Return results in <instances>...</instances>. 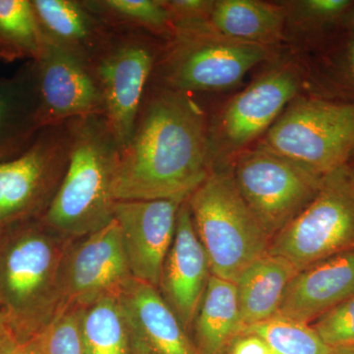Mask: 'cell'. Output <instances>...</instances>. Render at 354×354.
Returning a JSON list of instances; mask_svg holds the SVG:
<instances>
[{
    "mask_svg": "<svg viewBox=\"0 0 354 354\" xmlns=\"http://www.w3.org/2000/svg\"><path fill=\"white\" fill-rule=\"evenodd\" d=\"M0 354H41L36 339L19 341L12 335L0 344Z\"/></svg>",
    "mask_w": 354,
    "mask_h": 354,
    "instance_id": "32",
    "label": "cell"
},
{
    "mask_svg": "<svg viewBox=\"0 0 354 354\" xmlns=\"http://www.w3.org/2000/svg\"><path fill=\"white\" fill-rule=\"evenodd\" d=\"M232 174L271 239L315 199L324 177L259 146L239 156Z\"/></svg>",
    "mask_w": 354,
    "mask_h": 354,
    "instance_id": "9",
    "label": "cell"
},
{
    "mask_svg": "<svg viewBox=\"0 0 354 354\" xmlns=\"http://www.w3.org/2000/svg\"><path fill=\"white\" fill-rule=\"evenodd\" d=\"M187 203L214 276L235 283L268 254L271 239L241 196L232 171L212 169Z\"/></svg>",
    "mask_w": 354,
    "mask_h": 354,
    "instance_id": "5",
    "label": "cell"
},
{
    "mask_svg": "<svg viewBox=\"0 0 354 354\" xmlns=\"http://www.w3.org/2000/svg\"><path fill=\"white\" fill-rule=\"evenodd\" d=\"M354 297V251L297 272L286 288L279 315L309 324Z\"/></svg>",
    "mask_w": 354,
    "mask_h": 354,
    "instance_id": "17",
    "label": "cell"
},
{
    "mask_svg": "<svg viewBox=\"0 0 354 354\" xmlns=\"http://www.w3.org/2000/svg\"><path fill=\"white\" fill-rule=\"evenodd\" d=\"M207 116L191 94L149 84L129 142L121 149L115 201H186L212 171Z\"/></svg>",
    "mask_w": 354,
    "mask_h": 354,
    "instance_id": "1",
    "label": "cell"
},
{
    "mask_svg": "<svg viewBox=\"0 0 354 354\" xmlns=\"http://www.w3.org/2000/svg\"><path fill=\"white\" fill-rule=\"evenodd\" d=\"M313 328L330 348L354 346V297L317 318Z\"/></svg>",
    "mask_w": 354,
    "mask_h": 354,
    "instance_id": "28",
    "label": "cell"
},
{
    "mask_svg": "<svg viewBox=\"0 0 354 354\" xmlns=\"http://www.w3.org/2000/svg\"><path fill=\"white\" fill-rule=\"evenodd\" d=\"M139 31H115L92 65L104 118L120 149L127 146L164 44Z\"/></svg>",
    "mask_w": 354,
    "mask_h": 354,
    "instance_id": "10",
    "label": "cell"
},
{
    "mask_svg": "<svg viewBox=\"0 0 354 354\" xmlns=\"http://www.w3.org/2000/svg\"><path fill=\"white\" fill-rule=\"evenodd\" d=\"M174 29L181 26L209 22L215 1L212 0H162Z\"/></svg>",
    "mask_w": 354,
    "mask_h": 354,
    "instance_id": "30",
    "label": "cell"
},
{
    "mask_svg": "<svg viewBox=\"0 0 354 354\" xmlns=\"http://www.w3.org/2000/svg\"><path fill=\"white\" fill-rule=\"evenodd\" d=\"M241 334L261 337L272 354H330L332 351L309 324L279 314L246 327Z\"/></svg>",
    "mask_w": 354,
    "mask_h": 354,
    "instance_id": "26",
    "label": "cell"
},
{
    "mask_svg": "<svg viewBox=\"0 0 354 354\" xmlns=\"http://www.w3.org/2000/svg\"><path fill=\"white\" fill-rule=\"evenodd\" d=\"M41 36L92 66L113 36L83 0H31Z\"/></svg>",
    "mask_w": 354,
    "mask_h": 354,
    "instance_id": "18",
    "label": "cell"
},
{
    "mask_svg": "<svg viewBox=\"0 0 354 354\" xmlns=\"http://www.w3.org/2000/svg\"><path fill=\"white\" fill-rule=\"evenodd\" d=\"M183 203L165 199L116 201L113 220L120 225L133 279L158 288Z\"/></svg>",
    "mask_w": 354,
    "mask_h": 354,
    "instance_id": "14",
    "label": "cell"
},
{
    "mask_svg": "<svg viewBox=\"0 0 354 354\" xmlns=\"http://www.w3.org/2000/svg\"><path fill=\"white\" fill-rule=\"evenodd\" d=\"M77 310L84 353H130L127 323L118 297L102 298Z\"/></svg>",
    "mask_w": 354,
    "mask_h": 354,
    "instance_id": "24",
    "label": "cell"
},
{
    "mask_svg": "<svg viewBox=\"0 0 354 354\" xmlns=\"http://www.w3.org/2000/svg\"><path fill=\"white\" fill-rule=\"evenodd\" d=\"M133 279L115 220L70 242L62 267L64 307L81 308L102 298L118 297Z\"/></svg>",
    "mask_w": 354,
    "mask_h": 354,
    "instance_id": "12",
    "label": "cell"
},
{
    "mask_svg": "<svg viewBox=\"0 0 354 354\" xmlns=\"http://www.w3.org/2000/svg\"><path fill=\"white\" fill-rule=\"evenodd\" d=\"M71 241L41 218L0 230V310L15 339H34L64 309L62 267Z\"/></svg>",
    "mask_w": 354,
    "mask_h": 354,
    "instance_id": "2",
    "label": "cell"
},
{
    "mask_svg": "<svg viewBox=\"0 0 354 354\" xmlns=\"http://www.w3.org/2000/svg\"><path fill=\"white\" fill-rule=\"evenodd\" d=\"M118 300L135 354H195L187 332L157 288L131 279Z\"/></svg>",
    "mask_w": 354,
    "mask_h": 354,
    "instance_id": "16",
    "label": "cell"
},
{
    "mask_svg": "<svg viewBox=\"0 0 354 354\" xmlns=\"http://www.w3.org/2000/svg\"><path fill=\"white\" fill-rule=\"evenodd\" d=\"M300 75L297 67L283 64L270 69L235 95L209 129L212 157L230 155L267 132L297 97Z\"/></svg>",
    "mask_w": 354,
    "mask_h": 354,
    "instance_id": "11",
    "label": "cell"
},
{
    "mask_svg": "<svg viewBox=\"0 0 354 354\" xmlns=\"http://www.w3.org/2000/svg\"><path fill=\"white\" fill-rule=\"evenodd\" d=\"M354 251V181L348 165L323 177L308 207L271 239L268 254L298 272L333 256Z\"/></svg>",
    "mask_w": 354,
    "mask_h": 354,
    "instance_id": "7",
    "label": "cell"
},
{
    "mask_svg": "<svg viewBox=\"0 0 354 354\" xmlns=\"http://www.w3.org/2000/svg\"><path fill=\"white\" fill-rule=\"evenodd\" d=\"M70 149L67 121L41 128L19 153L0 158V230L44 215L66 171Z\"/></svg>",
    "mask_w": 354,
    "mask_h": 354,
    "instance_id": "8",
    "label": "cell"
},
{
    "mask_svg": "<svg viewBox=\"0 0 354 354\" xmlns=\"http://www.w3.org/2000/svg\"><path fill=\"white\" fill-rule=\"evenodd\" d=\"M353 25H354V12H353Z\"/></svg>",
    "mask_w": 354,
    "mask_h": 354,
    "instance_id": "37",
    "label": "cell"
},
{
    "mask_svg": "<svg viewBox=\"0 0 354 354\" xmlns=\"http://www.w3.org/2000/svg\"><path fill=\"white\" fill-rule=\"evenodd\" d=\"M353 6L349 0H302L295 4L293 14L304 27L317 29L332 25Z\"/></svg>",
    "mask_w": 354,
    "mask_h": 354,
    "instance_id": "29",
    "label": "cell"
},
{
    "mask_svg": "<svg viewBox=\"0 0 354 354\" xmlns=\"http://www.w3.org/2000/svg\"><path fill=\"white\" fill-rule=\"evenodd\" d=\"M330 354H354V346L334 348L330 351Z\"/></svg>",
    "mask_w": 354,
    "mask_h": 354,
    "instance_id": "35",
    "label": "cell"
},
{
    "mask_svg": "<svg viewBox=\"0 0 354 354\" xmlns=\"http://www.w3.org/2000/svg\"><path fill=\"white\" fill-rule=\"evenodd\" d=\"M259 147L319 176L348 165L354 153V102L295 100Z\"/></svg>",
    "mask_w": 354,
    "mask_h": 354,
    "instance_id": "6",
    "label": "cell"
},
{
    "mask_svg": "<svg viewBox=\"0 0 354 354\" xmlns=\"http://www.w3.org/2000/svg\"><path fill=\"white\" fill-rule=\"evenodd\" d=\"M9 335H11L10 330H9L8 323H7V320L4 314L2 313L1 310H0V344H2V342L8 337Z\"/></svg>",
    "mask_w": 354,
    "mask_h": 354,
    "instance_id": "34",
    "label": "cell"
},
{
    "mask_svg": "<svg viewBox=\"0 0 354 354\" xmlns=\"http://www.w3.org/2000/svg\"><path fill=\"white\" fill-rule=\"evenodd\" d=\"M234 339L230 354H272L261 337L252 334H241Z\"/></svg>",
    "mask_w": 354,
    "mask_h": 354,
    "instance_id": "31",
    "label": "cell"
},
{
    "mask_svg": "<svg viewBox=\"0 0 354 354\" xmlns=\"http://www.w3.org/2000/svg\"><path fill=\"white\" fill-rule=\"evenodd\" d=\"M34 64L12 78H0V158L26 148L41 129Z\"/></svg>",
    "mask_w": 354,
    "mask_h": 354,
    "instance_id": "19",
    "label": "cell"
},
{
    "mask_svg": "<svg viewBox=\"0 0 354 354\" xmlns=\"http://www.w3.org/2000/svg\"><path fill=\"white\" fill-rule=\"evenodd\" d=\"M348 167L349 174H351V177H353V181H354V167Z\"/></svg>",
    "mask_w": 354,
    "mask_h": 354,
    "instance_id": "36",
    "label": "cell"
},
{
    "mask_svg": "<svg viewBox=\"0 0 354 354\" xmlns=\"http://www.w3.org/2000/svg\"><path fill=\"white\" fill-rule=\"evenodd\" d=\"M297 272L283 258L266 254L242 272L235 281L242 330L278 314L286 288Z\"/></svg>",
    "mask_w": 354,
    "mask_h": 354,
    "instance_id": "20",
    "label": "cell"
},
{
    "mask_svg": "<svg viewBox=\"0 0 354 354\" xmlns=\"http://www.w3.org/2000/svg\"><path fill=\"white\" fill-rule=\"evenodd\" d=\"M211 274L208 255L198 237L186 200L179 208L176 234L158 290L187 333L192 330Z\"/></svg>",
    "mask_w": 354,
    "mask_h": 354,
    "instance_id": "15",
    "label": "cell"
},
{
    "mask_svg": "<svg viewBox=\"0 0 354 354\" xmlns=\"http://www.w3.org/2000/svg\"><path fill=\"white\" fill-rule=\"evenodd\" d=\"M35 339L41 354H85L78 310L73 307H64Z\"/></svg>",
    "mask_w": 354,
    "mask_h": 354,
    "instance_id": "27",
    "label": "cell"
},
{
    "mask_svg": "<svg viewBox=\"0 0 354 354\" xmlns=\"http://www.w3.org/2000/svg\"><path fill=\"white\" fill-rule=\"evenodd\" d=\"M342 70L348 82L354 87V38L348 41L342 62Z\"/></svg>",
    "mask_w": 354,
    "mask_h": 354,
    "instance_id": "33",
    "label": "cell"
},
{
    "mask_svg": "<svg viewBox=\"0 0 354 354\" xmlns=\"http://www.w3.org/2000/svg\"><path fill=\"white\" fill-rule=\"evenodd\" d=\"M285 7L258 0H218L211 24L230 38L271 46L283 38Z\"/></svg>",
    "mask_w": 354,
    "mask_h": 354,
    "instance_id": "22",
    "label": "cell"
},
{
    "mask_svg": "<svg viewBox=\"0 0 354 354\" xmlns=\"http://www.w3.org/2000/svg\"><path fill=\"white\" fill-rule=\"evenodd\" d=\"M271 46L247 43L216 31L209 22L181 26L165 41L150 84L192 95L234 87Z\"/></svg>",
    "mask_w": 354,
    "mask_h": 354,
    "instance_id": "4",
    "label": "cell"
},
{
    "mask_svg": "<svg viewBox=\"0 0 354 354\" xmlns=\"http://www.w3.org/2000/svg\"><path fill=\"white\" fill-rule=\"evenodd\" d=\"M192 330L201 354H223L242 330L234 283L211 274Z\"/></svg>",
    "mask_w": 354,
    "mask_h": 354,
    "instance_id": "21",
    "label": "cell"
},
{
    "mask_svg": "<svg viewBox=\"0 0 354 354\" xmlns=\"http://www.w3.org/2000/svg\"><path fill=\"white\" fill-rule=\"evenodd\" d=\"M68 122V165L41 220L58 234L75 241L113 220V183L121 149L104 115Z\"/></svg>",
    "mask_w": 354,
    "mask_h": 354,
    "instance_id": "3",
    "label": "cell"
},
{
    "mask_svg": "<svg viewBox=\"0 0 354 354\" xmlns=\"http://www.w3.org/2000/svg\"><path fill=\"white\" fill-rule=\"evenodd\" d=\"M84 4L115 31L147 32L169 41L174 29L162 0H83Z\"/></svg>",
    "mask_w": 354,
    "mask_h": 354,
    "instance_id": "23",
    "label": "cell"
},
{
    "mask_svg": "<svg viewBox=\"0 0 354 354\" xmlns=\"http://www.w3.org/2000/svg\"><path fill=\"white\" fill-rule=\"evenodd\" d=\"M34 64L41 127L104 115V100L92 66L43 38Z\"/></svg>",
    "mask_w": 354,
    "mask_h": 354,
    "instance_id": "13",
    "label": "cell"
},
{
    "mask_svg": "<svg viewBox=\"0 0 354 354\" xmlns=\"http://www.w3.org/2000/svg\"><path fill=\"white\" fill-rule=\"evenodd\" d=\"M43 48V36L31 0H0V60L35 62Z\"/></svg>",
    "mask_w": 354,
    "mask_h": 354,
    "instance_id": "25",
    "label": "cell"
}]
</instances>
